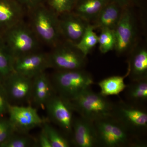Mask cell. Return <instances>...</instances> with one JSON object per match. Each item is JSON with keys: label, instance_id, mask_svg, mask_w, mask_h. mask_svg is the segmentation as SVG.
Listing matches in <instances>:
<instances>
[{"label": "cell", "instance_id": "1", "mask_svg": "<svg viewBox=\"0 0 147 147\" xmlns=\"http://www.w3.org/2000/svg\"><path fill=\"white\" fill-rule=\"evenodd\" d=\"M28 10V24L40 43L52 48L61 41L59 15L45 3Z\"/></svg>", "mask_w": 147, "mask_h": 147}, {"label": "cell", "instance_id": "2", "mask_svg": "<svg viewBox=\"0 0 147 147\" xmlns=\"http://www.w3.org/2000/svg\"><path fill=\"white\" fill-rule=\"evenodd\" d=\"M98 147H145L146 145L128 131L112 115L95 121Z\"/></svg>", "mask_w": 147, "mask_h": 147}, {"label": "cell", "instance_id": "3", "mask_svg": "<svg viewBox=\"0 0 147 147\" xmlns=\"http://www.w3.org/2000/svg\"><path fill=\"white\" fill-rule=\"evenodd\" d=\"M50 79L55 93L69 101L94 84L92 76L84 69L55 70Z\"/></svg>", "mask_w": 147, "mask_h": 147}, {"label": "cell", "instance_id": "4", "mask_svg": "<svg viewBox=\"0 0 147 147\" xmlns=\"http://www.w3.org/2000/svg\"><path fill=\"white\" fill-rule=\"evenodd\" d=\"M69 101L74 111L82 117L94 122L112 115L114 105L107 97L92 90L90 87Z\"/></svg>", "mask_w": 147, "mask_h": 147}, {"label": "cell", "instance_id": "5", "mask_svg": "<svg viewBox=\"0 0 147 147\" xmlns=\"http://www.w3.org/2000/svg\"><path fill=\"white\" fill-rule=\"evenodd\" d=\"M1 35L13 59L40 50L41 43L24 20Z\"/></svg>", "mask_w": 147, "mask_h": 147}, {"label": "cell", "instance_id": "6", "mask_svg": "<svg viewBox=\"0 0 147 147\" xmlns=\"http://www.w3.org/2000/svg\"><path fill=\"white\" fill-rule=\"evenodd\" d=\"M51 68L56 70L84 69L86 65L87 56L73 43L61 40L48 53Z\"/></svg>", "mask_w": 147, "mask_h": 147}, {"label": "cell", "instance_id": "7", "mask_svg": "<svg viewBox=\"0 0 147 147\" xmlns=\"http://www.w3.org/2000/svg\"><path fill=\"white\" fill-rule=\"evenodd\" d=\"M112 116L136 137L146 131L147 113L141 106L120 100L114 103Z\"/></svg>", "mask_w": 147, "mask_h": 147}, {"label": "cell", "instance_id": "8", "mask_svg": "<svg viewBox=\"0 0 147 147\" xmlns=\"http://www.w3.org/2000/svg\"><path fill=\"white\" fill-rule=\"evenodd\" d=\"M132 7L123 8L119 21L115 29V50L119 55L129 52L137 45L138 29Z\"/></svg>", "mask_w": 147, "mask_h": 147}, {"label": "cell", "instance_id": "9", "mask_svg": "<svg viewBox=\"0 0 147 147\" xmlns=\"http://www.w3.org/2000/svg\"><path fill=\"white\" fill-rule=\"evenodd\" d=\"M44 108L49 119L59 127L65 134L71 135L74 110L70 101L56 93L47 100Z\"/></svg>", "mask_w": 147, "mask_h": 147}, {"label": "cell", "instance_id": "10", "mask_svg": "<svg viewBox=\"0 0 147 147\" xmlns=\"http://www.w3.org/2000/svg\"><path fill=\"white\" fill-rule=\"evenodd\" d=\"M13 71L34 78L51 68L48 53L38 50L13 59Z\"/></svg>", "mask_w": 147, "mask_h": 147}, {"label": "cell", "instance_id": "11", "mask_svg": "<svg viewBox=\"0 0 147 147\" xmlns=\"http://www.w3.org/2000/svg\"><path fill=\"white\" fill-rule=\"evenodd\" d=\"M7 113L8 119L15 132L28 134L33 129L42 125L44 120L36 108L31 106H21L10 104Z\"/></svg>", "mask_w": 147, "mask_h": 147}, {"label": "cell", "instance_id": "12", "mask_svg": "<svg viewBox=\"0 0 147 147\" xmlns=\"http://www.w3.org/2000/svg\"><path fill=\"white\" fill-rule=\"evenodd\" d=\"M2 83L9 102L18 103L31 99L33 79L13 71Z\"/></svg>", "mask_w": 147, "mask_h": 147}, {"label": "cell", "instance_id": "13", "mask_svg": "<svg viewBox=\"0 0 147 147\" xmlns=\"http://www.w3.org/2000/svg\"><path fill=\"white\" fill-rule=\"evenodd\" d=\"M59 20L62 38L74 45L80 41L90 24L72 11L59 14Z\"/></svg>", "mask_w": 147, "mask_h": 147}, {"label": "cell", "instance_id": "14", "mask_svg": "<svg viewBox=\"0 0 147 147\" xmlns=\"http://www.w3.org/2000/svg\"><path fill=\"white\" fill-rule=\"evenodd\" d=\"M71 144L77 147H98L94 123L80 116L73 119Z\"/></svg>", "mask_w": 147, "mask_h": 147}, {"label": "cell", "instance_id": "15", "mask_svg": "<svg viewBox=\"0 0 147 147\" xmlns=\"http://www.w3.org/2000/svg\"><path fill=\"white\" fill-rule=\"evenodd\" d=\"M25 9L18 0H0V34L24 20Z\"/></svg>", "mask_w": 147, "mask_h": 147}, {"label": "cell", "instance_id": "16", "mask_svg": "<svg viewBox=\"0 0 147 147\" xmlns=\"http://www.w3.org/2000/svg\"><path fill=\"white\" fill-rule=\"evenodd\" d=\"M129 53L128 77L131 82L147 79L146 48L137 43Z\"/></svg>", "mask_w": 147, "mask_h": 147}, {"label": "cell", "instance_id": "17", "mask_svg": "<svg viewBox=\"0 0 147 147\" xmlns=\"http://www.w3.org/2000/svg\"><path fill=\"white\" fill-rule=\"evenodd\" d=\"M56 94L50 77L45 71L40 74L33 79L31 99L37 107L45 105L50 98Z\"/></svg>", "mask_w": 147, "mask_h": 147}, {"label": "cell", "instance_id": "18", "mask_svg": "<svg viewBox=\"0 0 147 147\" xmlns=\"http://www.w3.org/2000/svg\"><path fill=\"white\" fill-rule=\"evenodd\" d=\"M123 8L114 2H109L101 9L92 25L95 29L114 30L119 21Z\"/></svg>", "mask_w": 147, "mask_h": 147}, {"label": "cell", "instance_id": "19", "mask_svg": "<svg viewBox=\"0 0 147 147\" xmlns=\"http://www.w3.org/2000/svg\"><path fill=\"white\" fill-rule=\"evenodd\" d=\"M109 1V0H77L72 11L91 24Z\"/></svg>", "mask_w": 147, "mask_h": 147}, {"label": "cell", "instance_id": "20", "mask_svg": "<svg viewBox=\"0 0 147 147\" xmlns=\"http://www.w3.org/2000/svg\"><path fill=\"white\" fill-rule=\"evenodd\" d=\"M124 90L129 103L141 106L147 100V79L131 82Z\"/></svg>", "mask_w": 147, "mask_h": 147}, {"label": "cell", "instance_id": "21", "mask_svg": "<svg viewBox=\"0 0 147 147\" xmlns=\"http://www.w3.org/2000/svg\"><path fill=\"white\" fill-rule=\"evenodd\" d=\"M129 73V71L127 69L126 73L123 76H110L98 82V84L100 88V94L106 97L119 94L126 88L124 80L128 77Z\"/></svg>", "mask_w": 147, "mask_h": 147}, {"label": "cell", "instance_id": "22", "mask_svg": "<svg viewBox=\"0 0 147 147\" xmlns=\"http://www.w3.org/2000/svg\"><path fill=\"white\" fill-rule=\"evenodd\" d=\"M13 58L0 34V82L1 83L13 71Z\"/></svg>", "mask_w": 147, "mask_h": 147}, {"label": "cell", "instance_id": "23", "mask_svg": "<svg viewBox=\"0 0 147 147\" xmlns=\"http://www.w3.org/2000/svg\"><path fill=\"white\" fill-rule=\"evenodd\" d=\"M94 26L90 24L82 38L76 46L85 56H87L92 49L98 43V36L94 31Z\"/></svg>", "mask_w": 147, "mask_h": 147}, {"label": "cell", "instance_id": "24", "mask_svg": "<svg viewBox=\"0 0 147 147\" xmlns=\"http://www.w3.org/2000/svg\"><path fill=\"white\" fill-rule=\"evenodd\" d=\"M42 125L52 147H69L71 146V142L49 123L44 120Z\"/></svg>", "mask_w": 147, "mask_h": 147}, {"label": "cell", "instance_id": "25", "mask_svg": "<svg viewBox=\"0 0 147 147\" xmlns=\"http://www.w3.org/2000/svg\"><path fill=\"white\" fill-rule=\"evenodd\" d=\"M98 36L99 49L102 54H106L111 50H115L116 39L114 30L108 28L101 29Z\"/></svg>", "mask_w": 147, "mask_h": 147}, {"label": "cell", "instance_id": "26", "mask_svg": "<svg viewBox=\"0 0 147 147\" xmlns=\"http://www.w3.org/2000/svg\"><path fill=\"white\" fill-rule=\"evenodd\" d=\"M27 134L14 132L2 145V147H29L35 146L36 144L35 140Z\"/></svg>", "mask_w": 147, "mask_h": 147}, {"label": "cell", "instance_id": "27", "mask_svg": "<svg viewBox=\"0 0 147 147\" xmlns=\"http://www.w3.org/2000/svg\"><path fill=\"white\" fill-rule=\"evenodd\" d=\"M77 0H45V3L58 15L73 10Z\"/></svg>", "mask_w": 147, "mask_h": 147}, {"label": "cell", "instance_id": "28", "mask_svg": "<svg viewBox=\"0 0 147 147\" xmlns=\"http://www.w3.org/2000/svg\"><path fill=\"white\" fill-rule=\"evenodd\" d=\"M8 119L0 117V143L2 145L15 132Z\"/></svg>", "mask_w": 147, "mask_h": 147}, {"label": "cell", "instance_id": "29", "mask_svg": "<svg viewBox=\"0 0 147 147\" xmlns=\"http://www.w3.org/2000/svg\"><path fill=\"white\" fill-rule=\"evenodd\" d=\"M10 104L5 89L2 83L0 82V113L3 115L7 113Z\"/></svg>", "mask_w": 147, "mask_h": 147}, {"label": "cell", "instance_id": "30", "mask_svg": "<svg viewBox=\"0 0 147 147\" xmlns=\"http://www.w3.org/2000/svg\"><path fill=\"white\" fill-rule=\"evenodd\" d=\"M109 1L115 3L123 8L127 7H132L134 6L139 5L140 2V0H109Z\"/></svg>", "mask_w": 147, "mask_h": 147}, {"label": "cell", "instance_id": "31", "mask_svg": "<svg viewBox=\"0 0 147 147\" xmlns=\"http://www.w3.org/2000/svg\"><path fill=\"white\" fill-rule=\"evenodd\" d=\"M37 143L40 147H52L50 140L43 128L39 134Z\"/></svg>", "mask_w": 147, "mask_h": 147}, {"label": "cell", "instance_id": "32", "mask_svg": "<svg viewBox=\"0 0 147 147\" xmlns=\"http://www.w3.org/2000/svg\"><path fill=\"white\" fill-rule=\"evenodd\" d=\"M21 5L27 9H28L45 3V0H18Z\"/></svg>", "mask_w": 147, "mask_h": 147}, {"label": "cell", "instance_id": "33", "mask_svg": "<svg viewBox=\"0 0 147 147\" xmlns=\"http://www.w3.org/2000/svg\"><path fill=\"white\" fill-rule=\"evenodd\" d=\"M3 115V114H1V113H0V117H1Z\"/></svg>", "mask_w": 147, "mask_h": 147}, {"label": "cell", "instance_id": "34", "mask_svg": "<svg viewBox=\"0 0 147 147\" xmlns=\"http://www.w3.org/2000/svg\"><path fill=\"white\" fill-rule=\"evenodd\" d=\"M0 147H2V145L0 143Z\"/></svg>", "mask_w": 147, "mask_h": 147}]
</instances>
